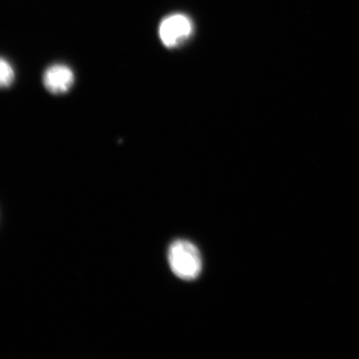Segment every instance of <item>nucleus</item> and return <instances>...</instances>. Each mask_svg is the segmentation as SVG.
Here are the masks:
<instances>
[{
	"label": "nucleus",
	"mask_w": 359,
	"mask_h": 359,
	"mask_svg": "<svg viewBox=\"0 0 359 359\" xmlns=\"http://www.w3.org/2000/svg\"><path fill=\"white\" fill-rule=\"evenodd\" d=\"M74 74L69 66L53 65L44 72L43 82L48 92L55 94L65 93L73 86Z\"/></svg>",
	"instance_id": "nucleus-3"
},
{
	"label": "nucleus",
	"mask_w": 359,
	"mask_h": 359,
	"mask_svg": "<svg viewBox=\"0 0 359 359\" xmlns=\"http://www.w3.org/2000/svg\"><path fill=\"white\" fill-rule=\"evenodd\" d=\"M168 263L174 275L183 280L198 278L202 269L200 250L192 242L179 239L170 245Z\"/></svg>",
	"instance_id": "nucleus-1"
},
{
	"label": "nucleus",
	"mask_w": 359,
	"mask_h": 359,
	"mask_svg": "<svg viewBox=\"0 0 359 359\" xmlns=\"http://www.w3.org/2000/svg\"><path fill=\"white\" fill-rule=\"evenodd\" d=\"M192 24L186 15H170L161 22L159 35L165 46L173 48L189 38Z\"/></svg>",
	"instance_id": "nucleus-2"
},
{
	"label": "nucleus",
	"mask_w": 359,
	"mask_h": 359,
	"mask_svg": "<svg viewBox=\"0 0 359 359\" xmlns=\"http://www.w3.org/2000/svg\"><path fill=\"white\" fill-rule=\"evenodd\" d=\"M15 77V70L11 62L0 57V88L10 87Z\"/></svg>",
	"instance_id": "nucleus-4"
}]
</instances>
